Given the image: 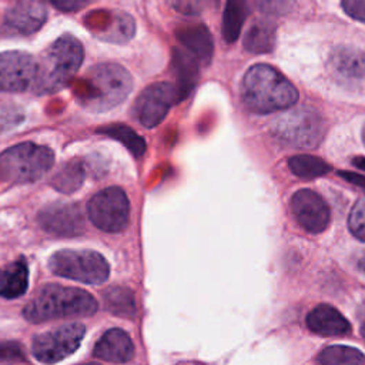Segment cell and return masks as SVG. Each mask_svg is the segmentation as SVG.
Segmentation results:
<instances>
[{
  "label": "cell",
  "instance_id": "obj_1",
  "mask_svg": "<svg viewBox=\"0 0 365 365\" xmlns=\"http://www.w3.org/2000/svg\"><path fill=\"white\" fill-rule=\"evenodd\" d=\"M241 98L250 111L269 114L291 107L298 100V91L272 66L255 64L242 78Z\"/></svg>",
  "mask_w": 365,
  "mask_h": 365
},
{
  "label": "cell",
  "instance_id": "obj_2",
  "mask_svg": "<svg viewBox=\"0 0 365 365\" xmlns=\"http://www.w3.org/2000/svg\"><path fill=\"white\" fill-rule=\"evenodd\" d=\"M97 309L98 304L90 292L74 287L46 284L26 304L23 317L29 322L40 324L50 319L90 317Z\"/></svg>",
  "mask_w": 365,
  "mask_h": 365
},
{
  "label": "cell",
  "instance_id": "obj_3",
  "mask_svg": "<svg viewBox=\"0 0 365 365\" xmlns=\"http://www.w3.org/2000/svg\"><path fill=\"white\" fill-rule=\"evenodd\" d=\"M83 46L71 34L56 38L37 61V71L31 90L38 96L53 94L64 88L83 63Z\"/></svg>",
  "mask_w": 365,
  "mask_h": 365
},
{
  "label": "cell",
  "instance_id": "obj_4",
  "mask_svg": "<svg viewBox=\"0 0 365 365\" xmlns=\"http://www.w3.org/2000/svg\"><path fill=\"white\" fill-rule=\"evenodd\" d=\"M131 90L133 78L123 66L100 63L86 73L77 98L86 110L103 113L123 103Z\"/></svg>",
  "mask_w": 365,
  "mask_h": 365
},
{
  "label": "cell",
  "instance_id": "obj_5",
  "mask_svg": "<svg viewBox=\"0 0 365 365\" xmlns=\"http://www.w3.org/2000/svg\"><path fill=\"white\" fill-rule=\"evenodd\" d=\"M54 153L31 141L16 144L0 154V180L26 184L40 180L53 165Z\"/></svg>",
  "mask_w": 365,
  "mask_h": 365
},
{
  "label": "cell",
  "instance_id": "obj_6",
  "mask_svg": "<svg viewBox=\"0 0 365 365\" xmlns=\"http://www.w3.org/2000/svg\"><path fill=\"white\" fill-rule=\"evenodd\" d=\"M53 274L83 284H103L110 277L107 259L93 250H58L48 259Z\"/></svg>",
  "mask_w": 365,
  "mask_h": 365
},
{
  "label": "cell",
  "instance_id": "obj_7",
  "mask_svg": "<svg viewBox=\"0 0 365 365\" xmlns=\"http://www.w3.org/2000/svg\"><path fill=\"white\" fill-rule=\"evenodd\" d=\"M274 134L287 144L312 148L319 144L325 131V123L319 113L301 107L289 111L272 123Z\"/></svg>",
  "mask_w": 365,
  "mask_h": 365
},
{
  "label": "cell",
  "instance_id": "obj_8",
  "mask_svg": "<svg viewBox=\"0 0 365 365\" xmlns=\"http://www.w3.org/2000/svg\"><path fill=\"white\" fill-rule=\"evenodd\" d=\"M87 215L101 231L120 232L130 221V201L121 188L107 187L90 198Z\"/></svg>",
  "mask_w": 365,
  "mask_h": 365
},
{
  "label": "cell",
  "instance_id": "obj_9",
  "mask_svg": "<svg viewBox=\"0 0 365 365\" xmlns=\"http://www.w3.org/2000/svg\"><path fill=\"white\" fill-rule=\"evenodd\" d=\"M86 335V327L80 322L60 325L33 338L31 354L43 364L58 362L78 349Z\"/></svg>",
  "mask_w": 365,
  "mask_h": 365
},
{
  "label": "cell",
  "instance_id": "obj_10",
  "mask_svg": "<svg viewBox=\"0 0 365 365\" xmlns=\"http://www.w3.org/2000/svg\"><path fill=\"white\" fill-rule=\"evenodd\" d=\"M181 101L175 84L158 81L147 86L135 98L133 114L145 128L157 127L168 114L170 108Z\"/></svg>",
  "mask_w": 365,
  "mask_h": 365
},
{
  "label": "cell",
  "instance_id": "obj_11",
  "mask_svg": "<svg viewBox=\"0 0 365 365\" xmlns=\"http://www.w3.org/2000/svg\"><path fill=\"white\" fill-rule=\"evenodd\" d=\"M37 71L36 58L19 50L0 53V91L23 93L31 88Z\"/></svg>",
  "mask_w": 365,
  "mask_h": 365
},
{
  "label": "cell",
  "instance_id": "obj_12",
  "mask_svg": "<svg viewBox=\"0 0 365 365\" xmlns=\"http://www.w3.org/2000/svg\"><path fill=\"white\" fill-rule=\"evenodd\" d=\"M291 211L297 222L308 232H321L329 224V208L312 190L297 191L291 198Z\"/></svg>",
  "mask_w": 365,
  "mask_h": 365
},
{
  "label": "cell",
  "instance_id": "obj_13",
  "mask_svg": "<svg viewBox=\"0 0 365 365\" xmlns=\"http://www.w3.org/2000/svg\"><path fill=\"white\" fill-rule=\"evenodd\" d=\"M38 224L50 234L73 237L83 234L86 221L77 204H53L38 212Z\"/></svg>",
  "mask_w": 365,
  "mask_h": 365
},
{
  "label": "cell",
  "instance_id": "obj_14",
  "mask_svg": "<svg viewBox=\"0 0 365 365\" xmlns=\"http://www.w3.org/2000/svg\"><path fill=\"white\" fill-rule=\"evenodd\" d=\"M47 19L46 7L37 0H20L4 14V24L17 34H33L38 31Z\"/></svg>",
  "mask_w": 365,
  "mask_h": 365
},
{
  "label": "cell",
  "instance_id": "obj_15",
  "mask_svg": "<svg viewBox=\"0 0 365 365\" xmlns=\"http://www.w3.org/2000/svg\"><path fill=\"white\" fill-rule=\"evenodd\" d=\"M134 344L127 332L120 328L106 331L94 345L93 355L106 362L123 364L134 358Z\"/></svg>",
  "mask_w": 365,
  "mask_h": 365
},
{
  "label": "cell",
  "instance_id": "obj_16",
  "mask_svg": "<svg viewBox=\"0 0 365 365\" xmlns=\"http://www.w3.org/2000/svg\"><path fill=\"white\" fill-rule=\"evenodd\" d=\"M97 17L88 16L90 20H94L91 27H97L96 36L106 41L124 43L128 41L135 31L134 19L124 11H106V16H101V11H94Z\"/></svg>",
  "mask_w": 365,
  "mask_h": 365
},
{
  "label": "cell",
  "instance_id": "obj_17",
  "mask_svg": "<svg viewBox=\"0 0 365 365\" xmlns=\"http://www.w3.org/2000/svg\"><path fill=\"white\" fill-rule=\"evenodd\" d=\"M175 37L185 50L198 58L200 63L208 64L211 61L214 53V41L205 24H181L175 29Z\"/></svg>",
  "mask_w": 365,
  "mask_h": 365
},
{
  "label": "cell",
  "instance_id": "obj_18",
  "mask_svg": "<svg viewBox=\"0 0 365 365\" xmlns=\"http://www.w3.org/2000/svg\"><path fill=\"white\" fill-rule=\"evenodd\" d=\"M307 327L322 336H339L351 331L348 319L332 305L319 304L307 315Z\"/></svg>",
  "mask_w": 365,
  "mask_h": 365
},
{
  "label": "cell",
  "instance_id": "obj_19",
  "mask_svg": "<svg viewBox=\"0 0 365 365\" xmlns=\"http://www.w3.org/2000/svg\"><path fill=\"white\" fill-rule=\"evenodd\" d=\"M173 70L177 78V90L180 94V98L184 100L188 97V94L192 91V88L197 84L198 74H200V61L198 58L191 54L188 50L182 48H174L173 51Z\"/></svg>",
  "mask_w": 365,
  "mask_h": 365
},
{
  "label": "cell",
  "instance_id": "obj_20",
  "mask_svg": "<svg viewBox=\"0 0 365 365\" xmlns=\"http://www.w3.org/2000/svg\"><path fill=\"white\" fill-rule=\"evenodd\" d=\"M331 68L345 80H361L365 77V54L354 47H338L329 58Z\"/></svg>",
  "mask_w": 365,
  "mask_h": 365
},
{
  "label": "cell",
  "instance_id": "obj_21",
  "mask_svg": "<svg viewBox=\"0 0 365 365\" xmlns=\"http://www.w3.org/2000/svg\"><path fill=\"white\" fill-rule=\"evenodd\" d=\"M29 287V268L23 258L0 268V297L13 299L21 297Z\"/></svg>",
  "mask_w": 365,
  "mask_h": 365
},
{
  "label": "cell",
  "instance_id": "obj_22",
  "mask_svg": "<svg viewBox=\"0 0 365 365\" xmlns=\"http://www.w3.org/2000/svg\"><path fill=\"white\" fill-rule=\"evenodd\" d=\"M275 24L268 19L257 20L244 36V48L250 53H269L275 47Z\"/></svg>",
  "mask_w": 365,
  "mask_h": 365
},
{
  "label": "cell",
  "instance_id": "obj_23",
  "mask_svg": "<svg viewBox=\"0 0 365 365\" xmlns=\"http://www.w3.org/2000/svg\"><path fill=\"white\" fill-rule=\"evenodd\" d=\"M248 14V0H227L222 14V37L227 43H234L242 29Z\"/></svg>",
  "mask_w": 365,
  "mask_h": 365
},
{
  "label": "cell",
  "instance_id": "obj_24",
  "mask_svg": "<svg viewBox=\"0 0 365 365\" xmlns=\"http://www.w3.org/2000/svg\"><path fill=\"white\" fill-rule=\"evenodd\" d=\"M86 177L84 167L80 161L71 160L63 164L58 171L51 177V185L64 194H71L77 191Z\"/></svg>",
  "mask_w": 365,
  "mask_h": 365
},
{
  "label": "cell",
  "instance_id": "obj_25",
  "mask_svg": "<svg viewBox=\"0 0 365 365\" xmlns=\"http://www.w3.org/2000/svg\"><path fill=\"white\" fill-rule=\"evenodd\" d=\"M103 301L111 314L123 318H133L135 315V299L133 292L124 287H113L104 291Z\"/></svg>",
  "mask_w": 365,
  "mask_h": 365
},
{
  "label": "cell",
  "instance_id": "obj_26",
  "mask_svg": "<svg viewBox=\"0 0 365 365\" xmlns=\"http://www.w3.org/2000/svg\"><path fill=\"white\" fill-rule=\"evenodd\" d=\"M98 133L106 134L120 141L135 158H140L145 153V141L133 128L125 124H110L98 128Z\"/></svg>",
  "mask_w": 365,
  "mask_h": 365
},
{
  "label": "cell",
  "instance_id": "obj_27",
  "mask_svg": "<svg viewBox=\"0 0 365 365\" xmlns=\"http://www.w3.org/2000/svg\"><path fill=\"white\" fill-rule=\"evenodd\" d=\"M288 167L295 175L301 178H317L331 171V165L327 161L308 154L291 157L288 160Z\"/></svg>",
  "mask_w": 365,
  "mask_h": 365
},
{
  "label": "cell",
  "instance_id": "obj_28",
  "mask_svg": "<svg viewBox=\"0 0 365 365\" xmlns=\"http://www.w3.org/2000/svg\"><path fill=\"white\" fill-rule=\"evenodd\" d=\"M318 362L322 365H358L365 364V355L352 346L332 345L319 354Z\"/></svg>",
  "mask_w": 365,
  "mask_h": 365
},
{
  "label": "cell",
  "instance_id": "obj_29",
  "mask_svg": "<svg viewBox=\"0 0 365 365\" xmlns=\"http://www.w3.org/2000/svg\"><path fill=\"white\" fill-rule=\"evenodd\" d=\"M348 227L354 237L365 241V200H359L351 210Z\"/></svg>",
  "mask_w": 365,
  "mask_h": 365
},
{
  "label": "cell",
  "instance_id": "obj_30",
  "mask_svg": "<svg viewBox=\"0 0 365 365\" xmlns=\"http://www.w3.org/2000/svg\"><path fill=\"white\" fill-rule=\"evenodd\" d=\"M294 0H255L257 9L265 16H281L292 9Z\"/></svg>",
  "mask_w": 365,
  "mask_h": 365
},
{
  "label": "cell",
  "instance_id": "obj_31",
  "mask_svg": "<svg viewBox=\"0 0 365 365\" xmlns=\"http://www.w3.org/2000/svg\"><path fill=\"white\" fill-rule=\"evenodd\" d=\"M170 7L184 16H197L202 11V0H167Z\"/></svg>",
  "mask_w": 365,
  "mask_h": 365
},
{
  "label": "cell",
  "instance_id": "obj_32",
  "mask_svg": "<svg viewBox=\"0 0 365 365\" xmlns=\"http://www.w3.org/2000/svg\"><path fill=\"white\" fill-rule=\"evenodd\" d=\"M24 352L16 342H6L0 344V362H10V361H24Z\"/></svg>",
  "mask_w": 365,
  "mask_h": 365
},
{
  "label": "cell",
  "instance_id": "obj_33",
  "mask_svg": "<svg viewBox=\"0 0 365 365\" xmlns=\"http://www.w3.org/2000/svg\"><path fill=\"white\" fill-rule=\"evenodd\" d=\"M341 4L351 19L365 23V0H341Z\"/></svg>",
  "mask_w": 365,
  "mask_h": 365
},
{
  "label": "cell",
  "instance_id": "obj_34",
  "mask_svg": "<svg viewBox=\"0 0 365 365\" xmlns=\"http://www.w3.org/2000/svg\"><path fill=\"white\" fill-rule=\"evenodd\" d=\"M46 1L51 4L54 9L64 13L77 11L90 3V0H46Z\"/></svg>",
  "mask_w": 365,
  "mask_h": 365
},
{
  "label": "cell",
  "instance_id": "obj_35",
  "mask_svg": "<svg viewBox=\"0 0 365 365\" xmlns=\"http://www.w3.org/2000/svg\"><path fill=\"white\" fill-rule=\"evenodd\" d=\"M338 175L342 177L344 180H346L348 182L365 190V175H361L354 171H338Z\"/></svg>",
  "mask_w": 365,
  "mask_h": 365
},
{
  "label": "cell",
  "instance_id": "obj_36",
  "mask_svg": "<svg viewBox=\"0 0 365 365\" xmlns=\"http://www.w3.org/2000/svg\"><path fill=\"white\" fill-rule=\"evenodd\" d=\"M359 328H361V335L365 339V304L359 309Z\"/></svg>",
  "mask_w": 365,
  "mask_h": 365
},
{
  "label": "cell",
  "instance_id": "obj_37",
  "mask_svg": "<svg viewBox=\"0 0 365 365\" xmlns=\"http://www.w3.org/2000/svg\"><path fill=\"white\" fill-rule=\"evenodd\" d=\"M352 164H354L356 168L365 171V157H355V158L352 160Z\"/></svg>",
  "mask_w": 365,
  "mask_h": 365
},
{
  "label": "cell",
  "instance_id": "obj_38",
  "mask_svg": "<svg viewBox=\"0 0 365 365\" xmlns=\"http://www.w3.org/2000/svg\"><path fill=\"white\" fill-rule=\"evenodd\" d=\"M358 268H359V271L365 275V254L359 258V261H358Z\"/></svg>",
  "mask_w": 365,
  "mask_h": 365
},
{
  "label": "cell",
  "instance_id": "obj_39",
  "mask_svg": "<svg viewBox=\"0 0 365 365\" xmlns=\"http://www.w3.org/2000/svg\"><path fill=\"white\" fill-rule=\"evenodd\" d=\"M362 141H364V144H365V125H364V128H362Z\"/></svg>",
  "mask_w": 365,
  "mask_h": 365
}]
</instances>
